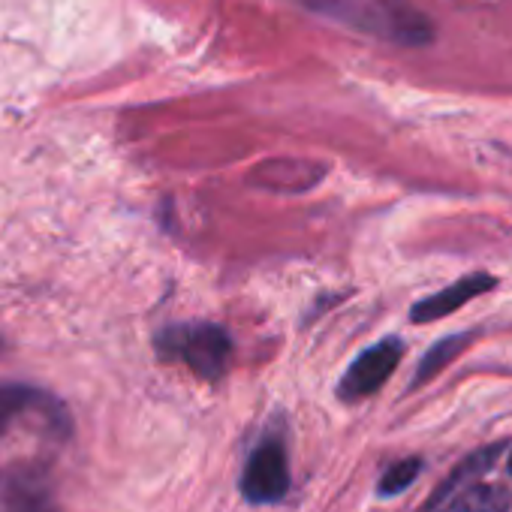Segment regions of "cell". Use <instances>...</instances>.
Instances as JSON below:
<instances>
[{
    "mask_svg": "<svg viewBox=\"0 0 512 512\" xmlns=\"http://www.w3.org/2000/svg\"><path fill=\"white\" fill-rule=\"evenodd\" d=\"M302 4L332 22L398 46H425L434 40L431 19L413 10L407 0H302Z\"/></svg>",
    "mask_w": 512,
    "mask_h": 512,
    "instance_id": "obj_1",
    "label": "cell"
},
{
    "mask_svg": "<svg viewBox=\"0 0 512 512\" xmlns=\"http://www.w3.org/2000/svg\"><path fill=\"white\" fill-rule=\"evenodd\" d=\"M160 359L184 362L202 380H220L232 362V338L217 323L169 326L154 341Z\"/></svg>",
    "mask_w": 512,
    "mask_h": 512,
    "instance_id": "obj_2",
    "label": "cell"
},
{
    "mask_svg": "<svg viewBox=\"0 0 512 512\" xmlns=\"http://www.w3.org/2000/svg\"><path fill=\"white\" fill-rule=\"evenodd\" d=\"M290 488V464L287 449L278 437H266L247 458L241 476V494L250 503H275Z\"/></svg>",
    "mask_w": 512,
    "mask_h": 512,
    "instance_id": "obj_3",
    "label": "cell"
},
{
    "mask_svg": "<svg viewBox=\"0 0 512 512\" xmlns=\"http://www.w3.org/2000/svg\"><path fill=\"white\" fill-rule=\"evenodd\" d=\"M404 356V344L398 338H383L380 344L368 347L350 368L347 374L341 377L338 383V398L344 401H359V398H368L374 395L398 368Z\"/></svg>",
    "mask_w": 512,
    "mask_h": 512,
    "instance_id": "obj_4",
    "label": "cell"
},
{
    "mask_svg": "<svg viewBox=\"0 0 512 512\" xmlns=\"http://www.w3.org/2000/svg\"><path fill=\"white\" fill-rule=\"evenodd\" d=\"M494 284H497V281H494L491 275L473 272V275H467V278L449 284L446 290H440V293H434V296L416 302V305L410 308V320H413V323H434V320H440V317H449V314H455L458 308H464V305H470L473 299H479L482 293H488Z\"/></svg>",
    "mask_w": 512,
    "mask_h": 512,
    "instance_id": "obj_5",
    "label": "cell"
},
{
    "mask_svg": "<svg viewBox=\"0 0 512 512\" xmlns=\"http://www.w3.org/2000/svg\"><path fill=\"white\" fill-rule=\"evenodd\" d=\"M323 166L311 163V160H296V157H284V160H269L263 166H256L250 172V184L263 187V190H278V193H302L311 190L320 178H323Z\"/></svg>",
    "mask_w": 512,
    "mask_h": 512,
    "instance_id": "obj_6",
    "label": "cell"
},
{
    "mask_svg": "<svg viewBox=\"0 0 512 512\" xmlns=\"http://www.w3.org/2000/svg\"><path fill=\"white\" fill-rule=\"evenodd\" d=\"M4 503L7 512H61L52 482L40 470H13Z\"/></svg>",
    "mask_w": 512,
    "mask_h": 512,
    "instance_id": "obj_7",
    "label": "cell"
},
{
    "mask_svg": "<svg viewBox=\"0 0 512 512\" xmlns=\"http://www.w3.org/2000/svg\"><path fill=\"white\" fill-rule=\"evenodd\" d=\"M28 410H43V413H55V416H67L64 407L46 395L37 386H25V383H0V437L10 431V425L25 416Z\"/></svg>",
    "mask_w": 512,
    "mask_h": 512,
    "instance_id": "obj_8",
    "label": "cell"
},
{
    "mask_svg": "<svg viewBox=\"0 0 512 512\" xmlns=\"http://www.w3.org/2000/svg\"><path fill=\"white\" fill-rule=\"evenodd\" d=\"M443 512H509V497L500 485H473L455 494Z\"/></svg>",
    "mask_w": 512,
    "mask_h": 512,
    "instance_id": "obj_9",
    "label": "cell"
},
{
    "mask_svg": "<svg viewBox=\"0 0 512 512\" xmlns=\"http://www.w3.org/2000/svg\"><path fill=\"white\" fill-rule=\"evenodd\" d=\"M467 341H470V335H452V338H443V341H437L428 353H425V359L419 362V371H416V380H413V386H422L425 380H431L437 371H443L464 347H467Z\"/></svg>",
    "mask_w": 512,
    "mask_h": 512,
    "instance_id": "obj_10",
    "label": "cell"
},
{
    "mask_svg": "<svg viewBox=\"0 0 512 512\" xmlns=\"http://www.w3.org/2000/svg\"><path fill=\"white\" fill-rule=\"evenodd\" d=\"M419 470H422V461H419V458H404V461L392 464V467L383 473V479H380V485H377V494H380V497H392V494L404 491L407 485H413V479L419 476Z\"/></svg>",
    "mask_w": 512,
    "mask_h": 512,
    "instance_id": "obj_11",
    "label": "cell"
},
{
    "mask_svg": "<svg viewBox=\"0 0 512 512\" xmlns=\"http://www.w3.org/2000/svg\"><path fill=\"white\" fill-rule=\"evenodd\" d=\"M509 473H512V458H509Z\"/></svg>",
    "mask_w": 512,
    "mask_h": 512,
    "instance_id": "obj_12",
    "label": "cell"
},
{
    "mask_svg": "<svg viewBox=\"0 0 512 512\" xmlns=\"http://www.w3.org/2000/svg\"><path fill=\"white\" fill-rule=\"evenodd\" d=\"M0 350H4V341H0Z\"/></svg>",
    "mask_w": 512,
    "mask_h": 512,
    "instance_id": "obj_13",
    "label": "cell"
}]
</instances>
